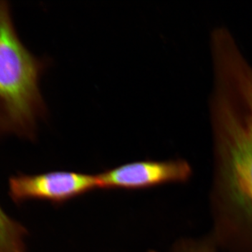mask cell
Wrapping results in <instances>:
<instances>
[{"label": "cell", "mask_w": 252, "mask_h": 252, "mask_svg": "<svg viewBox=\"0 0 252 252\" xmlns=\"http://www.w3.org/2000/svg\"><path fill=\"white\" fill-rule=\"evenodd\" d=\"M210 235L225 252H252V69L217 81L210 100Z\"/></svg>", "instance_id": "obj_1"}, {"label": "cell", "mask_w": 252, "mask_h": 252, "mask_svg": "<svg viewBox=\"0 0 252 252\" xmlns=\"http://www.w3.org/2000/svg\"><path fill=\"white\" fill-rule=\"evenodd\" d=\"M46 62L23 45L7 3L0 1V135L34 140L46 114L39 81Z\"/></svg>", "instance_id": "obj_2"}, {"label": "cell", "mask_w": 252, "mask_h": 252, "mask_svg": "<svg viewBox=\"0 0 252 252\" xmlns=\"http://www.w3.org/2000/svg\"><path fill=\"white\" fill-rule=\"evenodd\" d=\"M97 189V175L72 171L18 175L9 180L10 196L16 203L39 200L60 205Z\"/></svg>", "instance_id": "obj_3"}, {"label": "cell", "mask_w": 252, "mask_h": 252, "mask_svg": "<svg viewBox=\"0 0 252 252\" xmlns=\"http://www.w3.org/2000/svg\"><path fill=\"white\" fill-rule=\"evenodd\" d=\"M193 175V169L182 158L124 164L97 174L99 189L139 190L167 184H183Z\"/></svg>", "instance_id": "obj_4"}, {"label": "cell", "mask_w": 252, "mask_h": 252, "mask_svg": "<svg viewBox=\"0 0 252 252\" xmlns=\"http://www.w3.org/2000/svg\"><path fill=\"white\" fill-rule=\"evenodd\" d=\"M27 230L0 207V252H26Z\"/></svg>", "instance_id": "obj_5"}, {"label": "cell", "mask_w": 252, "mask_h": 252, "mask_svg": "<svg viewBox=\"0 0 252 252\" xmlns=\"http://www.w3.org/2000/svg\"><path fill=\"white\" fill-rule=\"evenodd\" d=\"M220 250L214 239L209 235L202 238L180 239L170 252H220Z\"/></svg>", "instance_id": "obj_6"}]
</instances>
